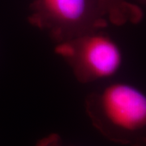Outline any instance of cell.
<instances>
[{
	"instance_id": "1",
	"label": "cell",
	"mask_w": 146,
	"mask_h": 146,
	"mask_svg": "<svg viewBox=\"0 0 146 146\" xmlns=\"http://www.w3.org/2000/svg\"><path fill=\"white\" fill-rule=\"evenodd\" d=\"M92 124L107 140L127 146H146V94L135 85L113 82L85 98Z\"/></svg>"
},
{
	"instance_id": "2",
	"label": "cell",
	"mask_w": 146,
	"mask_h": 146,
	"mask_svg": "<svg viewBox=\"0 0 146 146\" xmlns=\"http://www.w3.org/2000/svg\"><path fill=\"white\" fill-rule=\"evenodd\" d=\"M54 52L68 63L75 78L81 84L115 76L123 61L119 45L102 29L56 43Z\"/></svg>"
},
{
	"instance_id": "3",
	"label": "cell",
	"mask_w": 146,
	"mask_h": 146,
	"mask_svg": "<svg viewBox=\"0 0 146 146\" xmlns=\"http://www.w3.org/2000/svg\"><path fill=\"white\" fill-rule=\"evenodd\" d=\"M28 21L47 32L56 43L103 29L108 24L93 0H33Z\"/></svg>"
},
{
	"instance_id": "4",
	"label": "cell",
	"mask_w": 146,
	"mask_h": 146,
	"mask_svg": "<svg viewBox=\"0 0 146 146\" xmlns=\"http://www.w3.org/2000/svg\"><path fill=\"white\" fill-rule=\"evenodd\" d=\"M98 11L107 22L115 25L137 24L143 17L139 6L128 0H93Z\"/></svg>"
},
{
	"instance_id": "5",
	"label": "cell",
	"mask_w": 146,
	"mask_h": 146,
	"mask_svg": "<svg viewBox=\"0 0 146 146\" xmlns=\"http://www.w3.org/2000/svg\"><path fill=\"white\" fill-rule=\"evenodd\" d=\"M35 146H65L61 136L57 133H51L36 142Z\"/></svg>"
},
{
	"instance_id": "6",
	"label": "cell",
	"mask_w": 146,
	"mask_h": 146,
	"mask_svg": "<svg viewBox=\"0 0 146 146\" xmlns=\"http://www.w3.org/2000/svg\"><path fill=\"white\" fill-rule=\"evenodd\" d=\"M138 2H140L141 3H142V4H145V5H146V0H137Z\"/></svg>"
}]
</instances>
